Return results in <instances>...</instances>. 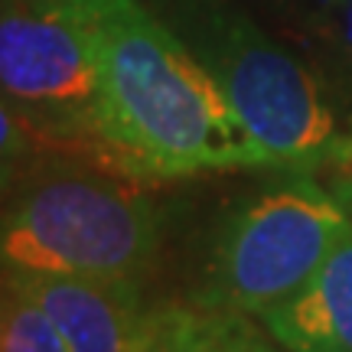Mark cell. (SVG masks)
I'll return each mask as SVG.
<instances>
[{"mask_svg":"<svg viewBox=\"0 0 352 352\" xmlns=\"http://www.w3.org/2000/svg\"><path fill=\"white\" fill-rule=\"evenodd\" d=\"M98 72V160L138 179L261 166L222 88L147 0H69Z\"/></svg>","mask_w":352,"mask_h":352,"instance_id":"1","label":"cell"},{"mask_svg":"<svg viewBox=\"0 0 352 352\" xmlns=\"http://www.w3.org/2000/svg\"><path fill=\"white\" fill-rule=\"evenodd\" d=\"M222 88L258 151L284 173L340 164L346 127L316 72L235 0H147Z\"/></svg>","mask_w":352,"mask_h":352,"instance_id":"2","label":"cell"},{"mask_svg":"<svg viewBox=\"0 0 352 352\" xmlns=\"http://www.w3.org/2000/svg\"><path fill=\"white\" fill-rule=\"evenodd\" d=\"M3 264L43 274L140 287L160 248V226L138 176L36 170L3 206Z\"/></svg>","mask_w":352,"mask_h":352,"instance_id":"3","label":"cell"},{"mask_svg":"<svg viewBox=\"0 0 352 352\" xmlns=\"http://www.w3.org/2000/svg\"><path fill=\"white\" fill-rule=\"evenodd\" d=\"M349 226L340 196L297 170L228 215L192 300L264 316L307 287Z\"/></svg>","mask_w":352,"mask_h":352,"instance_id":"4","label":"cell"},{"mask_svg":"<svg viewBox=\"0 0 352 352\" xmlns=\"http://www.w3.org/2000/svg\"><path fill=\"white\" fill-rule=\"evenodd\" d=\"M3 101L63 140H88L98 157V72L69 0H3Z\"/></svg>","mask_w":352,"mask_h":352,"instance_id":"5","label":"cell"},{"mask_svg":"<svg viewBox=\"0 0 352 352\" xmlns=\"http://www.w3.org/2000/svg\"><path fill=\"white\" fill-rule=\"evenodd\" d=\"M3 280L30 294L52 316L69 352H138L144 297L134 284L43 274L10 267Z\"/></svg>","mask_w":352,"mask_h":352,"instance_id":"6","label":"cell"},{"mask_svg":"<svg viewBox=\"0 0 352 352\" xmlns=\"http://www.w3.org/2000/svg\"><path fill=\"white\" fill-rule=\"evenodd\" d=\"M287 352H352V226L307 287L261 316Z\"/></svg>","mask_w":352,"mask_h":352,"instance_id":"7","label":"cell"},{"mask_svg":"<svg viewBox=\"0 0 352 352\" xmlns=\"http://www.w3.org/2000/svg\"><path fill=\"white\" fill-rule=\"evenodd\" d=\"M264 23L316 72L336 104H352V0H254Z\"/></svg>","mask_w":352,"mask_h":352,"instance_id":"8","label":"cell"},{"mask_svg":"<svg viewBox=\"0 0 352 352\" xmlns=\"http://www.w3.org/2000/svg\"><path fill=\"white\" fill-rule=\"evenodd\" d=\"M271 340L235 310L199 300L160 303L144 307L138 352H274Z\"/></svg>","mask_w":352,"mask_h":352,"instance_id":"9","label":"cell"},{"mask_svg":"<svg viewBox=\"0 0 352 352\" xmlns=\"http://www.w3.org/2000/svg\"><path fill=\"white\" fill-rule=\"evenodd\" d=\"M0 352H69L52 316L13 284H3Z\"/></svg>","mask_w":352,"mask_h":352,"instance_id":"10","label":"cell"},{"mask_svg":"<svg viewBox=\"0 0 352 352\" xmlns=\"http://www.w3.org/2000/svg\"><path fill=\"white\" fill-rule=\"evenodd\" d=\"M333 192L340 196V202L346 206V212L352 215V160L336 164V179H333Z\"/></svg>","mask_w":352,"mask_h":352,"instance_id":"11","label":"cell"},{"mask_svg":"<svg viewBox=\"0 0 352 352\" xmlns=\"http://www.w3.org/2000/svg\"><path fill=\"white\" fill-rule=\"evenodd\" d=\"M346 160H352V118L346 121V151H342V160H340V164H346Z\"/></svg>","mask_w":352,"mask_h":352,"instance_id":"12","label":"cell"}]
</instances>
